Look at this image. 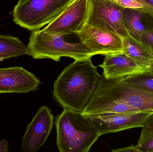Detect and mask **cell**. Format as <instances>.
<instances>
[{
	"label": "cell",
	"instance_id": "cell-1",
	"mask_svg": "<svg viewBox=\"0 0 153 152\" xmlns=\"http://www.w3.org/2000/svg\"><path fill=\"white\" fill-rule=\"evenodd\" d=\"M99 74L91 58L74 60L54 84V98L64 109L82 112L98 84Z\"/></svg>",
	"mask_w": 153,
	"mask_h": 152
},
{
	"label": "cell",
	"instance_id": "cell-2",
	"mask_svg": "<svg viewBox=\"0 0 153 152\" xmlns=\"http://www.w3.org/2000/svg\"><path fill=\"white\" fill-rule=\"evenodd\" d=\"M56 142L61 152H88L100 135L82 114L68 109L55 121Z\"/></svg>",
	"mask_w": 153,
	"mask_h": 152
},
{
	"label": "cell",
	"instance_id": "cell-3",
	"mask_svg": "<svg viewBox=\"0 0 153 152\" xmlns=\"http://www.w3.org/2000/svg\"><path fill=\"white\" fill-rule=\"evenodd\" d=\"M64 37L42 29L32 31L27 46V54L34 59H49L57 62L63 57L77 60L94 56L91 50L82 42L69 43L65 40Z\"/></svg>",
	"mask_w": 153,
	"mask_h": 152
},
{
	"label": "cell",
	"instance_id": "cell-4",
	"mask_svg": "<svg viewBox=\"0 0 153 152\" xmlns=\"http://www.w3.org/2000/svg\"><path fill=\"white\" fill-rule=\"evenodd\" d=\"M73 1L19 0L13 9V21L27 30H39L54 20Z\"/></svg>",
	"mask_w": 153,
	"mask_h": 152
},
{
	"label": "cell",
	"instance_id": "cell-5",
	"mask_svg": "<svg viewBox=\"0 0 153 152\" xmlns=\"http://www.w3.org/2000/svg\"><path fill=\"white\" fill-rule=\"evenodd\" d=\"M90 100L120 101L139 111L153 112V94L126 83L122 78L106 79L99 74L97 86Z\"/></svg>",
	"mask_w": 153,
	"mask_h": 152
},
{
	"label": "cell",
	"instance_id": "cell-6",
	"mask_svg": "<svg viewBox=\"0 0 153 152\" xmlns=\"http://www.w3.org/2000/svg\"><path fill=\"white\" fill-rule=\"evenodd\" d=\"M123 7L114 0H89L86 24L118 34L129 36L124 24Z\"/></svg>",
	"mask_w": 153,
	"mask_h": 152
},
{
	"label": "cell",
	"instance_id": "cell-7",
	"mask_svg": "<svg viewBox=\"0 0 153 152\" xmlns=\"http://www.w3.org/2000/svg\"><path fill=\"white\" fill-rule=\"evenodd\" d=\"M89 0H74L43 31L65 37L77 34L86 24Z\"/></svg>",
	"mask_w": 153,
	"mask_h": 152
},
{
	"label": "cell",
	"instance_id": "cell-8",
	"mask_svg": "<svg viewBox=\"0 0 153 152\" xmlns=\"http://www.w3.org/2000/svg\"><path fill=\"white\" fill-rule=\"evenodd\" d=\"M152 112L108 113L94 116L83 115L100 136L134 128L143 127Z\"/></svg>",
	"mask_w": 153,
	"mask_h": 152
},
{
	"label": "cell",
	"instance_id": "cell-9",
	"mask_svg": "<svg viewBox=\"0 0 153 152\" xmlns=\"http://www.w3.org/2000/svg\"><path fill=\"white\" fill-rule=\"evenodd\" d=\"M93 55H106L123 52L122 37L117 33L85 24L77 34Z\"/></svg>",
	"mask_w": 153,
	"mask_h": 152
},
{
	"label": "cell",
	"instance_id": "cell-10",
	"mask_svg": "<svg viewBox=\"0 0 153 152\" xmlns=\"http://www.w3.org/2000/svg\"><path fill=\"white\" fill-rule=\"evenodd\" d=\"M54 117L51 110L41 106L28 125L22 141L23 152H36L46 142L53 126Z\"/></svg>",
	"mask_w": 153,
	"mask_h": 152
},
{
	"label": "cell",
	"instance_id": "cell-11",
	"mask_svg": "<svg viewBox=\"0 0 153 152\" xmlns=\"http://www.w3.org/2000/svg\"><path fill=\"white\" fill-rule=\"evenodd\" d=\"M41 84L35 75L21 66L0 68V95L28 93L38 90Z\"/></svg>",
	"mask_w": 153,
	"mask_h": 152
},
{
	"label": "cell",
	"instance_id": "cell-12",
	"mask_svg": "<svg viewBox=\"0 0 153 152\" xmlns=\"http://www.w3.org/2000/svg\"><path fill=\"white\" fill-rule=\"evenodd\" d=\"M99 67L103 69L102 76L106 79L120 78L144 70L123 52L106 55Z\"/></svg>",
	"mask_w": 153,
	"mask_h": 152
},
{
	"label": "cell",
	"instance_id": "cell-13",
	"mask_svg": "<svg viewBox=\"0 0 153 152\" xmlns=\"http://www.w3.org/2000/svg\"><path fill=\"white\" fill-rule=\"evenodd\" d=\"M123 22L130 36L141 41L144 34L153 29V14L142 10L123 8Z\"/></svg>",
	"mask_w": 153,
	"mask_h": 152
},
{
	"label": "cell",
	"instance_id": "cell-14",
	"mask_svg": "<svg viewBox=\"0 0 153 152\" xmlns=\"http://www.w3.org/2000/svg\"><path fill=\"white\" fill-rule=\"evenodd\" d=\"M123 52L143 70L151 69L153 65L152 50L130 35L122 37Z\"/></svg>",
	"mask_w": 153,
	"mask_h": 152
},
{
	"label": "cell",
	"instance_id": "cell-15",
	"mask_svg": "<svg viewBox=\"0 0 153 152\" xmlns=\"http://www.w3.org/2000/svg\"><path fill=\"white\" fill-rule=\"evenodd\" d=\"M27 47L18 37L0 35V61L27 54Z\"/></svg>",
	"mask_w": 153,
	"mask_h": 152
},
{
	"label": "cell",
	"instance_id": "cell-16",
	"mask_svg": "<svg viewBox=\"0 0 153 152\" xmlns=\"http://www.w3.org/2000/svg\"><path fill=\"white\" fill-rule=\"evenodd\" d=\"M126 83L153 94V70L152 68L122 77Z\"/></svg>",
	"mask_w": 153,
	"mask_h": 152
},
{
	"label": "cell",
	"instance_id": "cell-17",
	"mask_svg": "<svg viewBox=\"0 0 153 152\" xmlns=\"http://www.w3.org/2000/svg\"><path fill=\"white\" fill-rule=\"evenodd\" d=\"M143 128L137 145L141 152H153V112L148 116Z\"/></svg>",
	"mask_w": 153,
	"mask_h": 152
},
{
	"label": "cell",
	"instance_id": "cell-18",
	"mask_svg": "<svg viewBox=\"0 0 153 152\" xmlns=\"http://www.w3.org/2000/svg\"><path fill=\"white\" fill-rule=\"evenodd\" d=\"M124 8L142 10L153 14V8L149 7L141 0H114Z\"/></svg>",
	"mask_w": 153,
	"mask_h": 152
},
{
	"label": "cell",
	"instance_id": "cell-19",
	"mask_svg": "<svg viewBox=\"0 0 153 152\" xmlns=\"http://www.w3.org/2000/svg\"><path fill=\"white\" fill-rule=\"evenodd\" d=\"M141 41L153 50V29L143 35Z\"/></svg>",
	"mask_w": 153,
	"mask_h": 152
},
{
	"label": "cell",
	"instance_id": "cell-20",
	"mask_svg": "<svg viewBox=\"0 0 153 152\" xmlns=\"http://www.w3.org/2000/svg\"><path fill=\"white\" fill-rule=\"evenodd\" d=\"M113 152H141L137 145H130L125 148L111 150Z\"/></svg>",
	"mask_w": 153,
	"mask_h": 152
},
{
	"label": "cell",
	"instance_id": "cell-21",
	"mask_svg": "<svg viewBox=\"0 0 153 152\" xmlns=\"http://www.w3.org/2000/svg\"><path fill=\"white\" fill-rule=\"evenodd\" d=\"M9 151L8 142L7 139H5L0 141V152H7Z\"/></svg>",
	"mask_w": 153,
	"mask_h": 152
},
{
	"label": "cell",
	"instance_id": "cell-22",
	"mask_svg": "<svg viewBox=\"0 0 153 152\" xmlns=\"http://www.w3.org/2000/svg\"><path fill=\"white\" fill-rule=\"evenodd\" d=\"M149 7L153 8V0H141Z\"/></svg>",
	"mask_w": 153,
	"mask_h": 152
},
{
	"label": "cell",
	"instance_id": "cell-23",
	"mask_svg": "<svg viewBox=\"0 0 153 152\" xmlns=\"http://www.w3.org/2000/svg\"><path fill=\"white\" fill-rule=\"evenodd\" d=\"M152 51H153V50H152ZM152 67H153V65Z\"/></svg>",
	"mask_w": 153,
	"mask_h": 152
}]
</instances>
